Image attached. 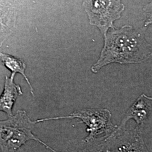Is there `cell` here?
Segmentation results:
<instances>
[{
  "mask_svg": "<svg viewBox=\"0 0 152 152\" xmlns=\"http://www.w3.org/2000/svg\"><path fill=\"white\" fill-rule=\"evenodd\" d=\"M108 136L90 140L85 138L72 140L59 152H108Z\"/></svg>",
  "mask_w": 152,
  "mask_h": 152,
  "instance_id": "cell-8",
  "label": "cell"
},
{
  "mask_svg": "<svg viewBox=\"0 0 152 152\" xmlns=\"http://www.w3.org/2000/svg\"><path fill=\"white\" fill-rule=\"evenodd\" d=\"M112 113L108 109L84 108L75 110L68 115L45 118L36 120V122L37 124L52 120L79 119L87 126L88 135L85 139L90 140L109 136L117 130L118 126L112 123Z\"/></svg>",
  "mask_w": 152,
  "mask_h": 152,
  "instance_id": "cell-3",
  "label": "cell"
},
{
  "mask_svg": "<svg viewBox=\"0 0 152 152\" xmlns=\"http://www.w3.org/2000/svg\"><path fill=\"white\" fill-rule=\"evenodd\" d=\"M104 36L103 48L91 68L94 73L112 63L139 64L152 56V45L140 31L131 26L110 29Z\"/></svg>",
  "mask_w": 152,
  "mask_h": 152,
  "instance_id": "cell-1",
  "label": "cell"
},
{
  "mask_svg": "<svg viewBox=\"0 0 152 152\" xmlns=\"http://www.w3.org/2000/svg\"><path fill=\"white\" fill-rule=\"evenodd\" d=\"M83 6L90 24L97 27L104 35L115 28L113 23L125 10L121 0H84Z\"/></svg>",
  "mask_w": 152,
  "mask_h": 152,
  "instance_id": "cell-4",
  "label": "cell"
},
{
  "mask_svg": "<svg viewBox=\"0 0 152 152\" xmlns=\"http://www.w3.org/2000/svg\"><path fill=\"white\" fill-rule=\"evenodd\" d=\"M15 75L6 76L3 92L0 95V111L4 112L8 117L12 114V108L18 97L23 95L22 88L14 82Z\"/></svg>",
  "mask_w": 152,
  "mask_h": 152,
  "instance_id": "cell-9",
  "label": "cell"
},
{
  "mask_svg": "<svg viewBox=\"0 0 152 152\" xmlns=\"http://www.w3.org/2000/svg\"><path fill=\"white\" fill-rule=\"evenodd\" d=\"M139 126L118 129L108 136V152H150Z\"/></svg>",
  "mask_w": 152,
  "mask_h": 152,
  "instance_id": "cell-5",
  "label": "cell"
},
{
  "mask_svg": "<svg viewBox=\"0 0 152 152\" xmlns=\"http://www.w3.org/2000/svg\"><path fill=\"white\" fill-rule=\"evenodd\" d=\"M152 98L145 94H142L137 98L128 109L122 118L118 129L127 126L131 120L135 121L136 126L144 129L152 114Z\"/></svg>",
  "mask_w": 152,
  "mask_h": 152,
  "instance_id": "cell-6",
  "label": "cell"
},
{
  "mask_svg": "<svg viewBox=\"0 0 152 152\" xmlns=\"http://www.w3.org/2000/svg\"><path fill=\"white\" fill-rule=\"evenodd\" d=\"M36 122L31 120L24 110H19L7 120L0 121L1 152H15L29 140L38 141L53 152L55 151L33 133Z\"/></svg>",
  "mask_w": 152,
  "mask_h": 152,
  "instance_id": "cell-2",
  "label": "cell"
},
{
  "mask_svg": "<svg viewBox=\"0 0 152 152\" xmlns=\"http://www.w3.org/2000/svg\"><path fill=\"white\" fill-rule=\"evenodd\" d=\"M16 17L15 0H0V47L13 32Z\"/></svg>",
  "mask_w": 152,
  "mask_h": 152,
  "instance_id": "cell-7",
  "label": "cell"
},
{
  "mask_svg": "<svg viewBox=\"0 0 152 152\" xmlns=\"http://www.w3.org/2000/svg\"><path fill=\"white\" fill-rule=\"evenodd\" d=\"M0 58L3 65L11 71L12 75L15 76L16 73H20L23 76L30 88L31 93L33 96H34V89L25 73L27 68L26 63L20 59L2 52H0Z\"/></svg>",
  "mask_w": 152,
  "mask_h": 152,
  "instance_id": "cell-10",
  "label": "cell"
}]
</instances>
